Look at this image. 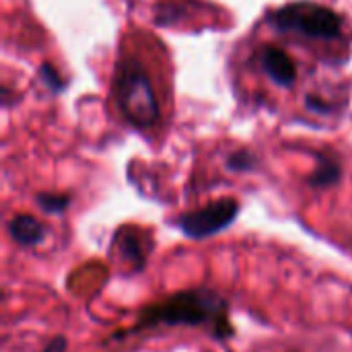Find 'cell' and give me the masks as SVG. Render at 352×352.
<instances>
[{"label":"cell","mask_w":352,"mask_h":352,"mask_svg":"<svg viewBox=\"0 0 352 352\" xmlns=\"http://www.w3.org/2000/svg\"><path fill=\"white\" fill-rule=\"evenodd\" d=\"M120 254H122V258H126V260H138L140 266L144 264V256H142L140 241H138L136 235H128V237H122V239H120Z\"/></svg>","instance_id":"10"},{"label":"cell","mask_w":352,"mask_h":352,"mask_svg":"<svg viewBox=\"0 0 352 352\" xmlns=\"http://www.w3.org/2000/svg\"><path fill=\"white\" fill-rule=\"evenodd\" d=\"M305 105H307V109H311L316 113H330V109H332L328 103L320 101V97H316V95H307L305 97Z\"/></svg>","instance_id":"12"},{"label":"cell","mask_w":352,"mask_h":352,"mask_svg":"<svg viewBox=\"0 0 352 352\" xmlns=\"http://www.w3.org/2000/svg\"><path fill=\"white\" fill-rule=\"evenodd\" d=\"M239 214V202L235 198L214 200L198 210L186 212L177 219V227L190 239H206L229 229Z\"/></svg>","instance_id":"4"},{"label":"cell","mask_w":352,"mask_h":352,"mask_svg":"<svg viewBox=\"0 0 352 352\" xmlns=\"http://www.w3.org/2000/svg\"><path fill=\"white\" fill-rule=\"evenodd\" d=\"M214 326L219 332L229 334L227 303L214 291L192 289L177 293L161 303L146 307L134 330L155 326Z\"/></svg>","instance_id":"1"},{"label":"cell","mask_w":352,"mask_h":352,"mask_svg":"<svg viewBox=\"0 0 352 352\" xmlns=\"http://www.w3.org/2000/svg\"><path fill=\"white\" fill-rule=\"evenodd\" d=\"M39 74H41V80L45 82V87L52 89L54 93H60L64 89V80H62V76L56 72V68L52 64H43Z\"/></svg>","instance_id":"11"},{"label":"cell","mask_w":352,"mask_h":352,"mask_svg":"<svg viewBox=\"0 0 352 352\" xmlns=\"http://www.w3.org/2000/svg\"><path fill=\"white\" fill-rule=\"evenodd\" d=\"M262 68L278 87H291L297 78V68H295L293 58L283 47H276V45L264 47Z\"/></svg>","instance_id":"5"},{"label":"cell","mask_w":352,"mask_h":352,"mask_svg":"<svg viewBox=\"0 0 352 352\" xmlns=\"http://www.w3.org/2000/svg\"><path fill=\"white\" fill-rule=\"evenodd\" d=\"M113 97L122 116L136 128H151L159 120V101L144 66L134 60H122L113 76Z\"/></svg>","instance_id":"2"},{"label":"cell","mask_w":352,"mask_h":352,"mask_svg":"<svg viewBox=\"0 0 352 352\" xmlns=\"http://www.w3.org/2000/svg\"><path fill=\"white\" fill-rule=\"evenodd\" d=\"M8 235L23 248H35L45 239L47 229L31 214H16L8 223Z\"/></svg>","instance_id":"6"},{"label":"cell","mask_w":352,"mask_h":352,"mask_svg":"<svg viewBox=\"0 0 352 352\" xmlns=\"http://www.w3.org/2000/svg\"><path fill=\"white\" fill-rule=\"evenodd\" d=\"M66 349H68V340L64 336H56L45 344V349L41 352H66Z\"/></svg>","instance_id":"13"},{"label":"cell","mask_w":352,"mask_h":352,"mask_svg":"<svg viewBox=\"0 0 352 352\" xmlns=\"http://www.w3.org/2000/svg\"><path fill=\"white\" fill-rule=\"evenodd\" d=\"M35 202H37V206H39L43 212H47V214H62V212L68 208V204H70V196H66V194L39 192V194L35 196Z\"/></svg>","instance_id":"8"},{"label":"cell","mask_w":352,"mask_h":352,"mask_svg":"<svg viewBox=\"0 0 352 352\" xmlns=\"http://www.w3.org/2000/svg\"><path fill=\"white\" fill-rule=\"evenodd\" d=\"M268 23L280 33H299L314 39H336L342 31L340 14L311 0L291 2L272 10Z\"/></svg>","instance_id":"3"},{"label":"cell","mask_w":352,"mask_h":352,"mask_svg":"<svg viewBox=\"0 0 352 352\" xmlns=\"http://www.w3.org/2000/svg\"><path fill=\"white\" fill-rule=\"evenodd\" d=\"M258 167V159L254 157V153L241 148V151H235L227 157V169L231 171H252Z\"/></svg>","instance_id":"9"},{"label":"cell","mask_w":352,"mask_h":352,"mask_svg":"<svg viewBox=\"0 0 352 352\" xmlns=\"http://www.w3.org/2000/svg\"><path fill=\"white\" fill-rule=\"evenodd\" d=\"M316 159H318V165H316L314 173L307 179L309 186L316 188V190H326V188L336 186L342 179V167H340V163L330 153H318Z\"/></svg>","instance_id":"7"}]
</instances>
